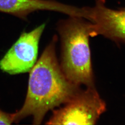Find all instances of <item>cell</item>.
<instances>
[{"label": "cell", "instance_id": "cell-1", "mask_svg": "<svg viewBox=\"0 0 125 125\" xmlns=\"http://www.w3.org/2000/svg\"><path fill=\"white\" fill-rule=\"evenodd\" d=\"M57 41L54 36L30 71L26 97L14 113V123L31 116L33 124L40 125L47 112L68 102L82 89L62 72L56 53Z\"/></svg>", "mask_w": 125, "mask_h": 125}, {"label": "cell", "instance_id": "cell-2", "mask_svg": "<svg viewBox=\"0 0 125 125\" xmlns=\"http://www.w3.org/2000/svg\"><path fill=\"white\" fill-rule=\"evenodd\" d=\"M58 31L61 43L60 65L67 78L86 88H95L89 38L91 23L84 18L69 16L60 21Z\"/></svg>", "mask_w": 125, "mask_h": 125}, {"label": "cell", "instance_id": "cell-3", "mask_svg": "<svg viewBox=\"0 0 125 125\" xmlns=\"http://www.w3.org/2000/svg\"><path fill=\"white\" fill-rule=\"evenodd\" d=\"M53 110L47 125H94L105 111L106 103L95 88L81 89L70 101Z\"/></svg>", "mask_w": 125, "mask_h": 125}, {"label": "cell", "instance_id": "cell-4", "mask_svg": "<svg viewBox=\"0 0 125 125\" xmlns=\"http://www.w3.org/2000/svg\"><path fill=\"white\" fill-rule=\"evenodd\" d=\"M45 27L43 24L22 33L0 60V69L10 75L30 72L37 61L39 42Z\"/></svg>", "mask_w": 125, "mask_h": 125}, {"label": "cell", "instance_id": "cell-5", "mask_svg": "<svg viewBox=\"0 0 125 125\" xmlns=\"http://www.w3.org/2000/svg\"><path fill=\"white\" fill-rule=\"evenodd\" d=\"M88 8L87 20L91 23V37L102 35L117 43L125 44V9L107 7L105 0H95Z\"/></svg>", "mask_w": 125, "mask_h": 125}, {"label": "cell", "instance_id": "cell-6", "mask_svg": "<svg viewBox=\"0 0 125 125\" xmlns=\"http://www.w3.org/2000/svg\"><path fill=\"white\" fill-rule=\"evenodd\" d=\"M76 7L54 0H0V12L9 13L23 20L37 11H51L74 15Z\"/></svg>", "mask_w": 125, "mask_h": 125}, {"label": "cell", "instance_id": "cell-7", "mask_svg": "<svg viewBox=\"0 0 125 125\" xmlns=\"http://www.w3.org/2000/svg\"><path fill=\"white\" fill-rule=\"evenodd\" d=\"M15 115L4 112L0 109V125H10L14 123Z\"/></svg>", "mask_w": 125, "mask_h": 125}]
</instances>
